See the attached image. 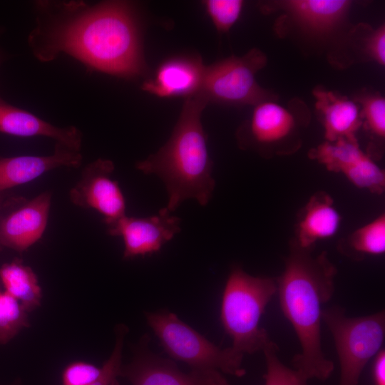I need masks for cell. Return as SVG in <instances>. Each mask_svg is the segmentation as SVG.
Here are the masks:
<instances>
[{"label":"cell","instance_id":"1","mask_svg":"<svg viewBox=\"0 0 385 385\" xmlns=\"http://www.w3.org/2000/svg\"><path fill=\"white\" fill-rule=\"evenodd\" d=\"M29 36L34 55L43 62L68 54L96 71L123 78L144 75L138 21L130 4L112 1L41 3Z\"/></svg>","mask_w":385,"mask_h":385},{"label":"cell","instance_id":"2","mask_svg":"<svg viewBox=\"0 0 385 385\" xmlns=\"http://www.w3.org/2000/svg\"><path fill=\"white\" fill-rule=\"evenodd\" d=\"M292 238L282 273L276 279L281 309L292 325L301 346L293 359L294 369L308 379H327L334 363L322 349L323 305L335 289L337 269L327 252L312 255Z\"/></svg>","mask_w":385,"mask_h":385},{"label":"cell","instance_id":"3","mask_svg":"<svg viewBox=\"0 0 385 385\" xmlns=\"http://www.w3.org/2000/svg\"><path fill=\"white\" fill-rule=\"evenodd\" d=\"M207 103L200 94L186 98L168 140L135 165L144 174L155 175L163 182L168 197L165 207L170 212L187 199L205 206L212 197L215 187L213 163L201 122Z\"/></svg>","mask_w":385,"mask_h":385},{"label":"cell","instance_id":"4","mask_svg":"<svg viewBox=\"0 0 385 385\" xmlns=\"http://www.w3.org/2000/svg\"><path fill=\"white\" fill-rule=\"evenodd\" d=\"M277 289L275 279L252 276L237 265L232 267L222 294L220 319L237 351L254 354L270 341L259 324Z\"/></svg>","mask_w":385,"mask_h":385},{"label":"cell","instance_id":"5","mask_svg":"<svg viewBox=\"0 0 385 385\" xmlns=\"http://www.w3.org/2000/svg\"><path fill=\"white\" fill-rule=\"evenodd\" d=\"M309 119L306 105L298 100L288 106L265 100L254 106L250 118L237 130L239 146L267 158L291 155L301 147V130Z\"/></svg>","mask_w":385,"mask_h":385},{"label":"cell","instance_id":"6","mask_svg":"<svg viewBox=\"0 0 385 385\" xmlns=\"http://www.w3.org/2000/svg\"><path fill=\"white\" fill-rule=\"evenodd\" d=\"M146 320L163 348L173 359L197 369H212L242 376L244 354L232 346L220 348L207 340L172 312L146 314Z\"/></svg>","mask_w":385,"mask_h":385},{"label":"cell","instance_id":"7","mask_svg":"<svg viewBox=\"0 0 385 385\" xmlns=\"http://www.w3.org/2000/svg\"><path fill=\"white\" fill-rule=\"evenodd\" d=\"M322 319L334 339L340 366L339 385H358L364 368L382 349L384 312L351 317L343 307L333 306L322 310Z\"/></svg>","mask_w":385,"mask_h":385},{"label":"cell","instance_id":"8","mask_svg":"<svg viewBox=\"0 0 385 385\" xmlns=\"http://www.w3.org/2000/svg\"><path fill=\"white\" fill-rule=\"evenodd\" d=\"M267 57L258 48L242 56H231L205 67L198 94L210 101L235 106H255L274 98L256 80L257 73L265 66Z\"/></svg>","mask_w":385,"mask_h":385},{"label":"cell","instance_id":"9","mask_svg":"<svg viewBox=\"0 0 385 385\" xmlns=\"http://www.w3.org/2000/svg\"><path fill=\"white\" fill-rule=\"evenodd\" d=\"M148 342V336H143L133 361L121 366L120 376L132 385H229L218 371L192 369L183 372L173 360L151 352Z\"/></svg>","mask_w":385,"mask_h":385},{"label":"cell","instance_id":"10","mask_svg":"<svg viewBox=\"0 0 385 385\" xmlns=\"http://www.w3.org/2000/svg\"><path fill=\"white\" fill-rule=\"evenodd\" d=\"M114 164L97 159L87 165L76 185L71 190V202L77 206L96 210L108 225L125 215V200L117 181L111 179Z\"/></svg>","mask_w":385,"mask_h":385},{"label":"cell","instance_id":"11","mask_svg":"<svg viewBox=\"0 0 385 385\" xmlns=\"http://www.w3.org/2000/svg\"><path fill=\"white\" fill-rule=\"evenodd\" d=\"M107 226L109 235L122 237L123 257L130 259L159 251L180 232V219L172 215L165 207L155 215L147 217L125 215Z\"/></svg>","mask_w":385,"mask_h":385},{"label":"cell","instance_id":"12","mask_svg":"<svg viewBox=\"0 0 385 385\" xmlns=\"http://www.w3.org/2000/svg\"><path fill=\"white\" fill-rule=\"evenodd\" d=\"M346 0H285L269 3L267 11H281L297 28L313 36H326L337 29L351 6Z\"/></svg>","mask_w":385,"mask_h":385},{"label":"cell","instance_id":"13","mask_svg":"<svg viewBox=\"0 0 385 385\" xmlns=\"http://www.w3.org/2000/svg\"><path fill=\"white\" fill-rule=\"evenodd\" d=\"M51 195L44 192L0 216V245L23 252L36 243L46 227Z\"/></svg>","mask_w":385,"mask_h":385},{"label":"cell","instance_id":"14","mask_svg":"<svg viewBox=\"0 0 385 385\" xmlns=\"http://www.w3.org/2000/svg\"><path fill=\"white\" fill-rule=\"evenodd\" d=\"M198 56H180L163 61L142 89L160 98L185 97L199 93L205 71Z\"/></svg>","mask_w":385,"mask_h":385},{"label":"cell","instance_id":"15","mask_svg":"<svg viewBox=\"0 0 385 385\" xmlns=\"http://www.w3.org/2000/svg\"><path fill=\"white\" fill-rule=\"evenodd\" d=\"M82 162L79 151L56 143L50 155L0 157V194L2 191L30 182L60 167L78 168Z\"/></svg>","mask_w":385,"mask_h":385},{"label":"cell","instance_id":"16","mask_svg":"<svg viewBox=\"0 0 385 385\" xmlns=\"http://www.w3.org/2000/svg\"><path fill=\"white\" fill-rule=\"evenodd\" d=\"M313 96L325 140H357L362 120L359 106L354 100L321 86L314 88Z\"/></svg>","mask_w":385,"mask_h":385},{"label":"cell","instance_id":"17","mask_svg":"<svg viewBox=\"0 0 385 385\" xmlns=\"http://www.w3.org/2000/svg\"><path fill=\"white\" fill-rule=\"evenodd\" d=\"M342 220L332 197L317 191L297 213L293 239L303 248L314 249L318 241L337 234Z\"/></svg>","mask_w":385,"mask_h":385},{"label":"cell","instance_id":"18","mask_svg":"<svg viewBox=\"0 0 385 385\" xmlns=\"http://www.w3.org/2000/svg\"><path fill=\"white\" fill-rule=\"evenodd\" d=\"M0 132L19 137H48L76 151H80L81 147V133L76 127L55 126L27 111L7 103L1 96Z\"/></svg>","mask_w":385,"mask_h":385},{"label":"cell","instance_id":"19","mask_svg":"<svg viewBox=\"0 0 385 385\" xmlns=\"http://www.w3.org/2000/svg\"><path fill=\"white\" fill-rule=\"evenodd\" d=\"M337 248L342 255L354 261L383 255L385 252V214L381 213L341 238Z\"/></svg>","mask_w":385,"mask_h":385},{"label":"cell","instance_id":"20","mask_svg":"<svg viewBox=\"0 0 385 385\" xmlns=\"http://www.w3.org/2000/svg\"><path fill=\"white\" fill-rule=\"evenodd\" d=\"M0 282L4 291L30 312L40 305L41 289L32 269L14 260L0 268Z\"/></svg>","mask_w":385,"mask_h":385},{"label":"cell","instance_id":"21","mask_svg":"<svg viewBox=\"0 0 385 385\" xmlns=\"http://www.w3.org/2000/svg\"><path fill=\"white\" fill-rule=\"evenodd\" d=\"M365 153L358 140L340 139L333 142L324 140L312 148L308 156L333 173H342L360 159Z\"/></svg>","mask_w":385,"mask_h":385},{"label":"cell","instance_id":"22","mask_svg":"<svg viewBox=\"0 0 385 385\" xmlns=\"http://www.w3.org/2000/svg\"><path fill=\"white\" fill-rule=\"evenodd\" d=\"M342 174L358 188L366 190L376 195H381L384 192V170L369 153H366L345 169Z\"/></svg>","mask_w":385,"mask_h":385},{"label":"cell","instance_id":"23","mask_svg":"<svg viewBox=\"0 0 385 385\" xmlns=\"http://www.w3.org/2000/svg\"><path fill=\"white\" fill-rule=\"evenodd\" d=\"M27 311L16 299L0 289V344H6L29 325Z\"/></svg>","mask_w":385,"mask_h":385},{"label":"cell","instance_id":"24","mask_svg":"<svg viewBox=\"0 0 385 385\" xmlns=\"http://www.w3.org/2000/svg\"><path fill=\"white\" fill-rule=\"evenodd\" d=\"M278 351V346L271 340L262 350L266 362L265 385H307L309 379L299 371L284 364Z\"/></svg>","mask_w":385,"mask_h":385},{"label":"cell","instance_id":"25","mask_svg":"<svg viewBox=\"0 0 385 385\" xmlns=\"http://www.w3.org/2000/svg\"><path fill=\"white\" fill-rule=\"evenodd\" d=\"M360 108L362 126L379 140L385 138V99L378 93L360 94L354 100Z\"/></svg>","mask_w":385,"mask_h":385},{"label":"cell","instance_id":"26","mask_svg":"<svg viewBox=\"0 0 385 385\" xmlns=\"http://www.w3.org/2000/svg\"><path fill=\"white\" fill-rule=\"evenodd\" d=\"M205 9L217 31L227 33L239 19L244 1L241 0H206Z\"/></svg>","mask_w":385,"mask_h":385},{"label":"cell","instance_id":"27","mask_svg":"<svg viewBox=\"0 0 385 385\" xmlns=\"http://www.w3.org/2000/svg\"><path fill=\"white\" fill-rule=\"evenodd\" d=\"M126 332L125 326L118 327L115 344L112 354L102 366L101 377L92 385H119L118 377L120 376L122 349Z\"/></svg>","mask_w":385,"mask_h":385},{"label":"cell","instance_id":"28","mask_svg":"<svg viewBox=\"0 0 385 385\" xmlns=\"http://www.w3.org/2000/svg\"><path fill=\"white\" fill-rule=\"evenodd\" d=\"M102 374V366L83 361H74L62 372L63 385H92Z\"/></svg>","mask_w":385,"mask_h":385},{"label":"cell","instance_id":"29","mask_svg":"<svg viewBox=\"0 0 385 385\" xmlns=\"http://www.w3.org/2000/svg\"><path fill=\"white\" fill-rule=\"evenodd\" d=\"M364 51L370 60L381 66L385 64V26L381 25L376 29H371L364 43Z\"/></svg>","mask_w":385,"mask_h":385},{"label":"cell","instance_id":"30","mask_svg":"<svg viewBox=\"0 0 385 385\" xmlns=\"http://www.w3.org/2000/svg\"><path fill=\"white\" fill-rule=\"evenodd\" d=\"M375 385H385V351L381 349L375 356L373 365Z\"/></svg>","mask_w":385,"mask_h":385},{"label":"cell","instance_id":"31","mask_svg":"<svg viewBox=\"0 0 385 385\" xmlns=\"http://www.w3.org/2000/svg\"><path fill=\"white\" fill-rule=\"evenodd\" d=\"M3 59H4V54H3L2 51H1V50L0 49V64L2 62Z\"/></svg>","mask_w":385,"mask_h":385},{"label":"cell","instance_id":"32","mask_svg":"<svg viewBox=\"0 0 385 385\" xmlns=\"http://www.w3.org/2000/svg\"><path fill=\"white\" fill-rule=\"evenodd\" d=\"M1 195H0V210H1Z\"/></svg>","mask_w":385,"mask_h":385}]
</instances>
